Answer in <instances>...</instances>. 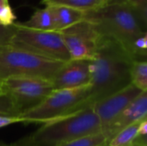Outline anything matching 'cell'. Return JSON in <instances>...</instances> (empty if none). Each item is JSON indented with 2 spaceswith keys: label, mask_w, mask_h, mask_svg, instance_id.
I'll return each mask as SVG.
<instances>
[{
  "label": "cell",
  "mask_w": 147,
  "mask_h": 146,
  "mask_svg": "<svg viewBox=\"0 0 147 146\" xmlns=\"http://www.w3.org/2000/svg\"><path fill=\"white\" fill-rule=\"evenodd\" d=\"M134 58L116 41L102 35L90 60V93L83 108L94 105L131 84Z\"/></svg>",
  "instance_id": "obj_1"
},
{
  "label": "cell",
  "mask_w": 147,
  "mask_h": 146,
  "mask_svg": "<svg viewBox=\"0 0 147 146\" xmlns=\"http://www.w3.org/2000/svg\"><path fill=\"white\" fill-rule=\"evenodd\" d=\"M86 20L95 23L102 35L119 43L136 60L134 44L147 33L134 8L127 3L109 4L87 12Z\"/></svg>",
  "instance_id": "obj_2"
},
{
  "label": "cell",
  "mask_w": 147,
  "mask_h": 146,
  "mask_svg": "<svg viewBox=\"0 0 147 146\" xmlns=\"http://www.w3.org/2000/svg\"><path fill=\"white\" fill-rule=\"evenodd\" d=\"M99 132L101 121L90 106L43 123L29 139L34 146H58Z\"/></svg>",
  "instance_id": "obj_3"
},
{
  "label": "cell",
  "mask_w": 147,
  "mask_h": 146,
  "mask_svg": "<svg viewBox=\"0 0 147 146\" xmlns=\"http://www.w3.org/2000/svg\"><path fill=\"white\" fill-rule=\"evenodd\" d=\"M65 63L10 45L2 46L0 81L10 77H35L51 80Z\"/></svg>",
  "instance_id": "obj_4"
},
{
  "label": "cell",
  "mask_w": 147,
  "mask_h": 146,
  "mask_svg": "<svg viewBox=\"0 0 147 146\" xmlns=\"http://www.w3.org/2000/svg\"><path fill=\"white\" fill-rule=\"evenodd\" d=\"M90 93V84L64 89H55L38 105L18 115L25 123H45L79 109Z\"/></svg>",
  "instance_id": "obj_5"
},
{
  "label": "cell",
  "mask_w": 147,
  "mask_h": 146,
  "mask_svg": "<svg viewBox=\"0 0 147 146\" xmlns=\"http://www.w3.org/2000/svg\"><path fill=\"white\" fill-rule=\"evenodd\" d=\"M13 25L15 31L10 46L62 62L71 60L59 32L30 29L20 27L16 22Z\"/></svg>",
  "instance_id": "obj_6"
},
{
  "label": "cell",
  "mask_w": 147,
  "mask_h": 146,
  "mask_svg": "<svg viewBox=\"0 0 147 146\" xmlns=\"http://www.w3.org/2000/svg\"><path fill=\"white\" fill-rule=\"evenodd\" d=\"M0 85L13 100L19 114L40 103L54 90L50 79L35 77H10L0 81Z\"/></svg>",
  "instance_id": "obj_7"
},
{
  "label": "cell",
  "mask_w": 147,
  "mask_h": 146,
  "mask_svg": "<svg viewBox=\"0 0 147 146\" xmlns=\"http://www.w3.org/2000/svg\"><path fill=\"white\" fill-rule=\"evenodd\" d=\"M60 33L71 60H92L96 53L102 34L96 24L84 20Z\"/></svg>",
  "instance_id": "obj_8"
},
{
  "label": "cell",
  "mask_w": 147,
  "mask_h": 146,
  "mask_svg": "<svg viewBox=\"0 0 147 146\" xmlns=\"http://www.w3.org/2000/svg\"><path fill=\"white\" fill-rule=\"evenodd\" d=\"M142 92L131 83L123 89L92 105L95 113L100 119L102 132H104Z\"/></svg>",
  "instance_id": "obj_9"
},
{
  "label": "cell",
  "mask_w": 147,
  "mask_h": 146,
  "mask_svg": "<svg viewBox=\"0 0 147 146\" xmlns=\"http://www.w3.org/2000/svg\"><path fill=\"white\" fill-rule=\"evenodd\" d=\"M89 60H70L56 72L51 79L53 89H72L90 84Z\"/></svg>",
  "instance_id": "obj_10"
},
{
  "label": "cell",
  "mask_w": 147,
  "mask_h": 146,
  "mask_svg": "<svg viewBox=\"0 0 147 146\" xmlns=\"http://www.w3.org/2000/svg\"><path fill=\"white\" fill-rule=\"evenodd\" d=\"M146 114L147 93L143 91L102 133L109 141L123 128L146 119Z\"/></svg>",
  "instance_id": "obj_11"
},
{
  "label": "cell",
  "mask_w": 147,
  "mask_h": 146,
  "mask_svg": "<svg viewBox=\"0 0 147 146\" xmlns=\"http://www.w3.org/2000/svg\"><path fill=\"white\" fill-rule=\"evenodd\" d=\"M53 13L55 31H61L86 20L87 12L80 9L61 6L47 5Z\"/></svg>",
  "instance_id": "obj_12"
},
{
  "label": "cell",
  "mask_w": 147,
  "mask_h": 146,
  "mask_svg": "<svg viewBox=\"0 0 147 146\" xmlns=\"http://www.w3.org/2000/svg\"><path fill=\"white\" fill-rule=\"evenodd\" d=\"M18 26L42 31H55L53 16L51 9L46 6L34 11L32 16L24 22H16Z\"/></svg>",
  "instance_id": "obj_13"
},
{
  "label": "cell",
  "mask_w": 147,
  "mask_h": 146,
  "mask_svg": "<svg viewBox=\"0 0 147 146\" xmlns=\"http://www.w3.org/2000/svg\"><path fill=\"white\" fill-rule=\"evenodd\" d=\"M42 3L46 6L61 5L86 12L96 11L108 5V0H42Z\"/></svg>",
  "instance_id": "obj_14"
},
{
  "label": "cell",
  "mask_w": 147,
  "mask_h": 146,
  "mask_svg": "<svg viewBox=\"0 0 147 146\" xmlns=\"http://www.w3.org/2000/svg\"><path fill=\"white\" fill-rule=\"evenodd\" d=\"M141 121L129 125L121 130L109 141L107 146L133 145L139 137V126Z\"/></svg>",
  "instance_id": "obj_15"
},
{
  "label": "cell",
  "mask_w": 147,
  "mask_h": 146,
  "mask_svg": "<svg viewBox=\"0 0 147 146\" xmlns=\"http://www.w3.org/2000/svg\"><path fill=\"white\" fill-rule=\"evenodd\" d=\"M131 83L142 91L147 90L146 60H134L131 70Z\"/></svg>",
  "instance_id": "obj_16"
},
{
  "label": "cell",
  "mask_w": 147,
  "mask_h": 146,
  "mask_svg": "<svg viewBox=\"0 0 147 146\" xmlns=\"http://www.w3.org/2000/svg\"><path fill=\"white\" fill-rule=\"evenodd\" d=\"M108 139L102 132L87 135L58 146H107Z\"/></svg>",
  "instance_id": "obj_17"
},
{
  "label": "cell",
  "mask_w": 147,
  "mask_h": 146,
  "mask_svg": "<svg viewBox=\"0 0 147 146\" xmlns=\"http://www.w3.org/2000/svg\"><path fill=\"white\" fill-rule=\"evenodd\" d=\"M0 115L3 116H18L19 113L14 104L11 97L3 93L0 95Z\"/></svg>",
  "instance_id": "obj_18"
},
{
  "label": "cell",
  "mask_w": 147,
  "mask_h": 146,
  "mask_svg": "<svg viewBox=\"0 0 147 146\" xmlns=\"http://www.w3.org/2000/svg\"><path fill=\"white\" fill-rule=\"evenodd\" d=\"M16 16L15 15L9 4L0 9V25L3 27H10L15 23Z\"/></svg>",
  "instance_id": "obj_19"
},
{
  "label": "cell",
  "mask_w": 147,
  "mask_h": 146,
  "mask_svg": "<svg viewBox=\"0 0 147 146\" xmlns=\"http://www.w3.org/2000/svg\"><path fill=\"white\" fill-rule=\"evenodd\" d=\"M14 31H15L14 25L10 27H3L0 25V46L9 45Z\"/></svg>",
  "instance_id": "obj_20"
},
{
  "label": "cell",
  "mask_w": 147,
  "mask_h": 146,
  "mask_svg": "<svg viewBox=\"0 0 147 146\" xmlns=\"http://www.w3.org/2000/svg\"><path fill=\"white\" fill-rule=\"evenodd\" d=\"M19 122H25L22 119L19 118L18 116H3L0 115V128L7 126L11 124L19 123Z\"/></svg>",
  "instance_id": "obj_21"
},
{
  "label": "cell",
  "mask_w": 147,
  "mask_h": 146,
  "mask_svg": "<svg viewBox=\"0 0 147 146\" xmlns=\"http://www.w3.org/2000/svg\"><path fill=\"white\" fill-rule=\"evenodd\" d=\"M147 134V120H143L139 126V136L140 137H146Z\"/></svg>",
  "instance_id": "obj_22"
},
{
  "label": "cell",
  "mask_w": 147,
  "mask_h": 146,
  "mask_svg": "<svg viewBox=\"0 0 147 146\" xmlns=\"http://www.w3.org/2000/svg\"><path fill=\"white\" fill-rule=\"evenodd\" d=\"M127 3L134 8H140L147 5V0H127Z\"/></svg>",
  "instance_id": "obj_23"
},
{
  "label": "cell",
  "mask_w": 147,
  "mask_h": 146,
  "mask_svg": "<svg viewBox=\"0 0 147 146\" xmlns=\"http://www.w3.org/2000/svg\"><path fill=\"white\" fill-rule=\"evenodd\" d=\"M13 146H34L33 145V143L31 142L29 137L28 138H24L20 140H18L17 142H16L15 144L12 145Z\"/></svg>",
  "instance_id": "obj_24"
},
{
  "label": "cell",
  "mask_w": 147,
  "mask_h": 146,
  "mask_svg": "<svg viewBox=\"0 0 147 146\" xmlns=\"http://www.w3.org/2000/svg\"><path fill=\"white\" fill-rule=\"evenodd\" d=\"M132 146H146V137H138L136 142Z\"/></svg>",
  "instance_id": "obj_25"
},
{
  "label": "cell",
  "mask_w": 147,
  "mask_h": 146,
  "mask_svg": "<svg viewBox=\"0 0 147 146\" xmlns=\"http://www.w3.org/2000/svg\"><path fill=\"white\" fill-rule=\"evenodd\" d=\"M127 3V0H108L109 4H116V3Z\"/></svg>",
  "instance_id": "obj_26"
},
{
  "label": "cell",
  "mask_w": 147,
  "mask_h": 146,
  "mask_svg": "<svg viewBox=\"0 0 147 146\" xmlns=\"http://www.w3.org/2000/svg\"><path fill=\"white\" fill-rule=\"evenodd\" d=\"M9 4V0H0V9Z\"/></svg>",
  "instance_id": "obj_27"
},
{
  "label": "cell",
  "mask_w": 147,
  "mask_h": 146,
  "mask_svg": "<svg viewBox=\"0 0 147 146\" xmlns=\"http://www.w3.org/2000/svg\"><path fill=\"white\" fill-rule=\"evenodd\" d=\"M0 146H13L12 145H7L4 143H0Z\"/></svg>",
  "instance_id": "obj_28"
},
{
  "label": "cell",
  "mask_w": 147,
  "mask_h": 146,
  "mask_svg": "<svg viewBox=\"0 0 147 146\" xmlns=\"http://www.w3.org/2000/svg\"><path fill=\"white\" fill-rule=\"evenodd\" d=\"M3 90H2V88H1V85H0V95L1 94H3Z\"/></svg>",
  "instance_id": "obj_29"
}]
</instances>
